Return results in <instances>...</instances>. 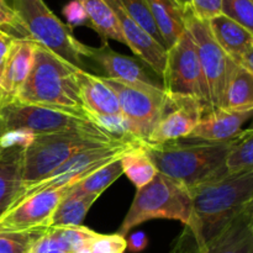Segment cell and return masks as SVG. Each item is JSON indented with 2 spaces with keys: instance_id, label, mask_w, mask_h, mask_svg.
Here are the masks:
<instances>
[{
  "instance_id": "cell-37",
  "label": "cell",
  "mask_w": 253,
  "mask_h": 253,
  "mask_svg": "<svg viewBox=\"0 0 253 253\" xmlns=\"http://www.w3.org/2000/svg\"><path fill=\"white\" fill-rule=\"evenodd\" d=\"M27 253H69L58 249L47 236L46 231L37 239V241L32 245L30 251Z\"/></svg>"
},
{
  "instance_id": "cell-34",
  "label": "cell",
  "mask_w": 253,
  "mask_h": 253,
  "mask_svg": "<svg viewBox=\"0 0 253 253\" xmlns=\"http://www.w3.org/2000/svg\"><path fill=\"white\" fill-rule=\"evenodd\" d=\"M0 30L17 39H26V34L19 16L11 5L7 4L6 0H0Z\"/></svg>"
},
{
  "instance_id": "cell-31",
  "label": "cell",
  "mask_w": 253,
  "mask_h": 253,
  "mask_svg": "<svg viewBox=\"0 0 253 253\" xmlns=\"http://www.w3.org/2000/svg\"><path fill=\"white\" fill-rule=\"evenodd\" d=\"M44 231L0 232V253H27Z\"/></svg>"
},
{
  "instance_id": "cell-14",
  "label": "cell",
  "mask_w": 253,
  "mask_h": 253,
  "mask_svg": "<svg viewBox=\"0 0 253 253\" xmlns=\"http://www.w3.org/2000/svg\"><path fill=\"white\" fill-rule=\"evenodd\" d=\"M76 79L85 113L109 131H110L109 126L116 124L123 126L124 128L123 114H121L118 96L106 84L104 78L78 68Z\"/></svg>"
},
{
  "instance_id": "cell-2",
  "label": "cell",
  "mask_w": 253,
  "mask_h": 253,
  "mask_svg": "<svg viewBox=\"0 0 253 253\" xmlns=\"http://www.w3.org/2000/svg\"><path fill=\"white\" fill-rule=\"evenodd\" d=\"M188 140L141 143L158 172L188 189L226 174V158L235 138L227 142Z\"/></svg>"
},
{
  "instance_id": "cell-35",
  "label": "cell",
  "mask_w": 253,
  "mask_h": 253,
  "mask_svg": "<svg viewBox=\"0 0 253 253\" xmlns=\"http://www.w3.org/2000/svg\"><path fill=\"white\" fill-rule=\"evenodd\" d=\"M189 10L198 19L209 21L221 14L222 0H190Z\"/></svg>"
},
{
  "instance_id": "cell-3",
  "label": "cell",
  "mask_w": 253,
  "mask_h": 253,
  "mask_svg": "<svg viewBox=\"0 0 253 253\" xmlns=\"http://www.w3.org/2000/svg\"><path fill=\"white\" fill-rule=\"evenodd\" d=\"M77 69L49 49L35 43L31 71L16 100L88 115L79 95Z\"/></svg>"
},
{
  "instance_id": "cell-45",
  "label": "cell",
  "mask_w": 253,
  "mask_h": 253,
  "mask_svg": "<svg viewBox=\"0 0 253 253\" xmlns=\"http://www.w3.org/2000/svg\"><path fill=\"white\" fill-rule=\"evenodd\" d=\"M247 130H253V114H252V119H251V124L249 125Z\"/></svg>"
},
{
  "instance_id": "cell-21",
  "label": "cell",
  "mask_w": 253,
  "mask_h": 253,
  "mask_svg": "<svg viewBox=\"0 0 253 253\" xmlns=\"http://www.w3.org/2000/svg\"><path fill=\"white\" fill-rule=\"evenodd\" d=\"M204 253H253L251 214L247 207L225 227Z\"/></svg>"
},
{
  "instance_id": "cell-6",
  "label": "cell",
  "mask_w": 253,
  "mask_h": 253,
  "mask_svg": "<svg viewBox=\"0 0 253 253\" xmlns=\"http://www.w3.org/2000/svg\"><path fill=\"white\" fill-rule=\"evenodd\" d=\"M120 138L127 137L84 132L32 135L22 152L21 187L43 179L81 151L113 143Z\"/></svg>"
},
{
  "instance_id": "cell-28",
  "label": "cell",
  "mask_w": 253,
  "mask_h": 253,
  "mask_svg": "<svg viewBox=\"0 0 253 253\" xmlns=\"http://www.w3.org/2000/svg\"><path fill=\"white\" fill-rule=\"evenodd\" d=\"M48 239L63 251L74 253L98 236V232L85 226H51L46 230Z\"/></svg>"
},
{
  "instance_id": "cell-12",
  "label": "cell",
  "mask_w": 253,
  "mask_h": 253,
  "mask_svg": "<svg viewBox=\"0 0 253 253\" xmlns=\"http://www.w3.org/2000/svg\"><path fill=\"white\" fill-rule=\"evenodd\" d=\"M72 187L43 190L20 200L0 216V232L44 231L51 227L52 215Z\"/></svg>"
},
{
  "instance_id": "cell-10",
  "label": "cell",
  "mask_w": 253,
  "mask_h": 253,
  "mask_svg": "<svg viewBox=\"0 0 253 253\" xmlns=\"http://www.w3.org/2000/svg\"><path fill=\"white\" fill-rule=\"evenodd\" d=\"M104 81L118 96L126 136L137 142H148L162 114L166 100L163 86L132 85L106 77Z\"/></svg>"
},
{
  "instance_id": "cell-18",
  "label": "cell",
  "mask_w": 253,
  "mask_h": 253,
  "mask_svg": "<svg viewBox=\"0 0 253 253\" xmlns=\"http://www.w3.org/2000/svg\"><path fill=\"white\" fill-rule=\"evenodd\" d=\"M34 51L35 42L29 39H16L12 43L9 56L2 67L0 83L4 101L16 99L31 71Z\"/></svg>"
},
{
  "instance_id": "cell-27",
  "label": "cell",
  "mask_w": 253,
  "mask_h": 253,
  "mask_svg": "<svg viewBox=\"0 0 253 253\" xmlns=\"http://www.w3.org/2000/svg\"><path fill=\"white\" fill-rule=\"evenodd\" d=\"M121 160V158H120ZM120 160H116L100 169L91 173L79 183L72 187V192L82 195H96L100 197L115 180L124 174Z\"/></svg>"
},
{
  "instance_id": "cell-29",
  "label": "cell",
  "mask_w": 253,
  "mask_h": 253,
  "mask_svg": "<svg viewBox=\"0 0 253 253\" xmlns=\"http://www.w3.org/2000/svg\"><path fill=\"white\" fill-rule=\"evenodd\" d=\"M253 170V130L245 128L232 142L226 158V173Z\"/></svg>"
},
{
  "instance_id": "cell-38",
  "label": "cell",
  "mask_w": 253,
  "mask_h": 253,
  "mask_svg": "<svg viewBox=\"0 0 253 253\" xmlns=\"http://www.w3.org/2000/svg\"><path fill=\"white\" fill-rule=\"evenodd\" d=\"M16 39L17 37L0 30V69H2V67H4L5 61H6L7 56H9V52L11 49L12 43H14V41Z\"/></svg>"
},
{
  "instance_id": "cell-44",
  "label": "cell",
  "mask_w": 253,
  "mask_h": 253,
  "mask_svg": "<svg viewBox=\"0 0 253 253\" xmlns=\"http://www.w3.org/2000/svg\"><path fill=\"white\" fill-rule=\"evenodd\" d=\"M1 74H2V69H0V83H1ZM4 101V98H2V93H1V86H0V104Z\"/></svg>"
},
{
  "instance_id": "cell-40",
  "label": "cell",
  "mask_w": 253,
  "mask_h": 253,
  "mask_svg": "<svg viewBox=\"0 0 253 253\" xmlns=\"http://www.w3.org/2000/svg\"><path fill=\"white\" fill-rule=\"evenodd\" d=\"M237 63L241 67H244V68H246L250 73L253 74V48L250 49L247 53H245L244 56L239 59Z\"/></svg>"
},
{
  "instance_id": "cell-24",
  "label": "cell",
  "mask_w": 253,
  "mask_h": 253,
  "mask_svg": "<svg viewBox=\"0 0 253 253\" xmlns=\"http://www.w3.org/2000/svg\"><path fill=\"white\" fill-rule=\"evenodd\" d=\"M98 198L96 195L77 194L71 189L54 210L51 226H81Z\"/></svg>"
},
{
  "instance_id": "cell-30",
  "label": "cell",
  "mask_w": 253,
  "mask_h": 253,
  "mask_svg": "<svg viewBox=\"0 0 253 253\" xmlns=\"http://www.w3.org/2000/svg\"><path fill=\"white\" fill-rule=\"evenodd\" d=\"M123 9L125 10L126 14L136 22L140 27H142L148 35L153 37L161 46L166 48L165 41L161 36L158 27L156 25L153 15L151 12L150 5L147 0H119Z\"/></svg>"
},
{
  "instance_id": "cell-13",
  "label": "cell",
  "mask_w": 253,
  "mask_h": 253,
  "mask_svg": "<svg viewBox=\"0 0 253 253\" xmlns=\"http://www.w3.org/2000/svg\"><path fill=\"white\" fill-rule=\"evenodd\" d=\"M204 114V106L190 96L166 93L162 114L147 143L161 145L187 138Z\"/></svg>"
},
{
  "instance_id": "cell-33",
  "label": "cell",
  "mask_w": 253,
  "mask_h": 253,
  "mask_svg": "<svg viewBox=\"0 0 253 253\" xmlns=\"http://www.w3.org/2000/svg\"><path fill=\"white\" fill-rule=\"evenodd\" d=\"M126 249H127L126 237L116 232L111 235L99 234L83 249L74 253H124Z\"/></svg>"
},
{
  "instance_id": "cell-26",
  "label": "cell",
  "mask_w": 253,
  "mask_h": 253,
  "mask_svg": "<svg viewBox=\"0 0 253 253\" xmlns=\"http://www.w3.org/2000/svg\"><path fill=\"white\" fill-rule=\"evenodd\" d=\"M225 108L235 111H253V74L240 64L230 81Z\"/></svg>"
},
{
  "instance_id": "cell-43",
  "label": "cell",
  "mask_w": 253,
  "mask_h": 253,
  "mask_svg": "<svg viewBox=\"0 0 253 253\" xmlns=\"http://www.w3.org/2000/svg\"><path fill=\"white\" fill-rule=\"evenodd\" d=\"M247 209H249L250 214H251V225H252V234H253V200L247 205Z\"/></svg>"
},
{
  "instance_id": "cell-19",
  "label": "cell",
  "mask_w": 253,
  "mask_h": 253,
  "mask_svg": "<svg viewBox=\"0 0 253 253\" xmlns=\"http://www.w3.org/2000/svg\"><path fill=\"white\" fill-rule=\"evenodd\" d=\"M91 58L104 69L110 79H116L132 85H161L148 76L143 67L135 59L118 53L105 44L99 48L93 47Z\"/></svg>"
},
{
  "instance_id": "cell-4",
  "label": "cell",
  "mask_w": 253,
  "mask_h": 253,
  "mask_svg": "<svg viewBox=\"0 0 253 253\" xmlns=\"http://www.w3.org/2000/svg\"><path fill=\"white\" fill-rule=\"evenodd\" d=\"M192 216V198L188 188L158 172L148 184L137 189L118 234L126 237L133 227L156 219L177 220L187 227Z\"/></svg>"
},
{
  "instance_id": "cell-11",
  "label": "cell",
  "mask_w": 253,
  "mask_h": 253,
  "mask_svg": "<svg viewBox=\"0 0 253 253\" xmlns=\"http://www.w3.org/2000/svg\"><path fill=\"white\" fill-rule=\"evenodd\" d=\"M163 89L170 95L190 96L210 110L207 82L200 67L197 47L185 29L177 43L167 49V62L162 77Z\"/></svg>"
},
{
  "instance_id": "cell-36",
  "label": "cell",
  "mask_w": 253,
  "mask_h": 253,
  "mask_svg": "<svg viewBox=\"0 0 253 253\" xmlns=\"http://www.w3.org/2000/svg\"><path fill=\"white\" fill-rule=\"evenodd\" d=\"M63 15L68 21V26H82V25H89L88 16L78 0H72L63 7Z\"/></svg>"
},
{
  "instance_id": "cell-20",
  "label": "cell",
  "mask_w": 253,
  "mask_h": 253,
  "mask_svg": "<svg viewBox=\"0 0 253 253\" xmlns=\"http://www.w3.org/2000/svg\"><path fill=\"white\" fill-rule=\"evenodd\" d=\"M210 32L220 47L234 59H239L253 48V35L230 17L220 14L208 21Z\"/></svg>"
},
{
  "instance_id": "cell-41",
  "label": "cell",
  "mask_w": 253,
  "mask_h": 253,
  "mask_svg": "<svg viewBox=\"0 0 253 253\" xmlns=\"http://www.w3.org/2000/svg\"><path fill=\"white\" fill-rule=\"evenodd\" d=\"M173 1H174L175 4H177L178 6L183 10V11H185L187 9H189V6H190V0H173Z\"/></svg>"
},
{
  "instance_id": "cell-46",
  "label": "cell",
  "mask_w": 253,
  "mask_h": 253,
  "mask_svg": "<svg viewBox=\"0 0 253 253\" xmlns=\"http://www.w3.org/2000/svg\"><path fill=\"white\" fill-rule=\"evenodd\" d=\"M252 1H253V0H252Z\"/></svg>"
},
{
  "instance_id": "cell-42",
  "label": "cell",
  "mask_w": 253,
  "mask_h": 253,
  "mask_svg": "<svg viewBox=\"0 0 253 253\" xmlns=\"http://www.w3.org/2000/svg\"><path fill=\"white\" fill-rule=\"evenodd\" d=\"M5 135H6V130H5L4 123H2L1 116H0V147L2 146V138H4Z\"/></svg>"
},
{
  "instance_id": "cell-23",
  "label": "cell",
  "mask_w": 253,
  "mask_h": 253,
  "mask_svg": "<svg viewBox=\"0 0 253 253\" xmlns=\"http://www.w3.org/2000/svg\"><path fill=\"white\" fill-rule=\"evenodd\" d=\"M84 7L89 26L95 30L103 40H115L125 44L120 25L115 14L105 0H78Z\"/></svg>"
},
{
  "instance_id": "cell-17",
  "label": "cell",
  "mask_w": 253,
  "mask_h": 253,
  "mask_svg": "<svg viewBox=\"0 0 253 253\" xmlns=\"http://www.w3.org/2000/svg\"><path fill=\"white\" fill-rule=\"evenodd\" d=\"M253 111H235L217 108L203 114L202 119L187 138L209 142H227L241 135L244 126L252 119Z\"/></svg>"
},
{
  "instance_id": "cell-22",
  "label": "cell",
  "mask_w": 253,
  "mask_h": 253,
  "mask_svg": "<svg viewBox=\"0 0 253 253\" xmlns=\"http://www.w3.org/2000/svg\"><path fill=\"white\" fill-rule=\"evenodd\" d=\"M147 2L166 49H169L185 32L184 11L173 0H147Z\"/></svg>"
},
{
  "instance_id": "cell-5",
  "label": "cell",
  "mask_w": 253,
  "mask_h": 253,
  "mask_svg": "<svg viewBox=\"0 0 253 253\" xmlns=\"http://www.w3.org/2000/svg\"><path fill=\"white\" fill-rule=\"evenodd\" d=\"M11 6L21 21L26 39L77 68L83 69L84 57L91 58L93 47L78 41L72 27L62 22L43 0H12Z\"/></svg>"
},
{
  "instance_id": "cell-32",
  "label": "cell",
  "mask_w": 253,
  "mask_h": 253,
  "mask_svg": "<svg viewBox=\"0 0 253 253\" xmlns=\"http://www.w3.org/2000/svg\"><path fill=\"white\" fill-rule=\"evenodd\" d=\"M221 14L253 35V1L252 0H222Z\"/></svg>"
},
{
  "instance_id": "cell-8",
  "label": "cell",
  "mask_w": 253,
  "mask_h": 253,
  "mask_svg": "<svg viewBox=\"0 0 253 253\" xmlns=\"http://www.w3.org/2000/svg\"><path fill=\"white\" fill-rule=\"evenodd\" d=\"M138 143L140 142L131 140V138H120L113 143L81 151L72 156L69 160H67L63 165L59 166L57 169L49 173L43 179L20 188L16 199L12 205L30 195L43 192V190L73 187L84 178L89 177L91 173L103 168L104 166L116 160H120L126 152L135 148Z\"/></svg>"
},
{
  "instance_id": "cell-7",
  "label": "cell",
  "mask_w": 253,
  "mask_h": 253,
  "mask_svg": "<svg viewBox=\"0 0 253 253\" xmlns=\"http://www.w3.org/2000/svg\"><path fill=\"white\" fill-rule=\"evenodd\" d=\"M0 116L6 133L26 132L30 135H53L84 132L116 136L88 115L31 105L21 103L16 99L0 104Z\"/></svg>"
},
{
  "instance_id": "cell-16",
  "label": "cell",
  "mask_w": 253,
  "mask_h": 253,
  "mask_svg": "<svg viewBox=\"0 0 253 253\" xmlns=\"http://www.w3.org/2000/svg\"><path fill=\"white\" fill-rule=\"evenodd\" d=\"M105 1L108 2L118 19L125 44H127L136 56L140 57L150 68L156 72V74L162 78L167 62V49L161 46L151 35H148L126 14L119 0H105Z\"/></svg>"
},
{
  "instance_id": "cell-9",
  "label": "cell",
  "mask_w": 253,
  "mask_h": 253,
  "mask_svg": "<svg viewBox=\"0 0 253 253\" xmlns=\"http://www.w3.org/2000/svg\"><path fill=\"white\" fill-rule=\"evenodd\" d=\"M184 22L185 29L197 47L200 67L207 82L210 110L225 108L227 88L239 63L217 44L210 32L208 21L198 19L188 9L184 11Z\"/></svg>"
},
{
  "instance_id": "cell-15",
  "label": "cell",
  "mask_w": 253,
  "mask_h": 253,
  "mask_svg": "<svg viewBox=\"0 0 253 253\" xmlns=\"http://www.w3.org/2000/svg\"><path fill=\"white\" fill-rule=\"evenodd\" d=\"M32 135L9 132L0 147V216L14 204L22 185L21 168L24 146Z\"/></svg>"
},
{
  "instance_id": "cell-39",
  "label": "cell",
  "mask_w": 253,
  "mask_h": 253,
  "mask_svg": "<svg viewBox=\"0 0 253 253\" xmlns=\"http://www.w3.org/2000/svg\"><path fill=\"white\" fill-rule=\"evenodd\" d=\"M127 241V250L131 252H141L147 247L148 245V239L146 236L145 232L138 231L135 234L131 235L128 239H126Z\"/></svg>"
},
{
  "instance_id": "cell-25",
  "label": "cell",
  "mask_w": 253,
  "mask_h": 253,
  "mask_svg": "<svg viewBox=\"0 0 253 253\" xmlns=\"http://www.w3.org/2000/svg\"><path fill=\"white\" fill-rule=\"evenodd\" d=\"M120 162L123 166V172L137 189L148 184L158 173L157 168L145 152L141 142L135 148L126 152L121 157Z\"/></svg>"
},
{
  "instance_id": "cell-1",
  "label": "cell",
  "mask_w": 253,
  "mask_h": 253,
  "mask_svg": "<svg viewBox=\"0 0 253 253\" xmlns=\"http://www.w3.org/2000/svg\"><path fill=\"white\" fill-rule=\"evenodd\" d=\"M193 216L173 253H204L207 247L253 200V170L225 174L188 189Z\"/></svg>"
}]
</instances>
